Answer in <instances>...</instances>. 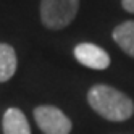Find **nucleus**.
<instances>
[{
  "label": "nucleus",
  "mask_w": 134,
  "mask_h": 134,
  "mask_svg": "<svg viewBox=\"0 0 134 134\" xmlns=\"http://www.w3.org/2000/svg\"><path fill=\"white\" fill-rule=\"evenodd\" d=\"M91 108L108 121H126L134 115V102L124 92L107 84H95L87 92Z\"/></svg>",
  "instance_id": "f257e3e1"
},
{
  "label": "nucleus",
  "mask_w": 134,
  "mask_h": 134,
  "mask_svg": "<svg viewBox=\"0 0 134 134\" xmlns=\"http://www.w3.org/2000/svg\"><path fill=\"white\" fill-rule=\"evenodd\" d=\"M113 41L120 45V49L134 57V21H124L113 29Z\"/></svg>",
  "instance_id": "423d86ee"
},
{
  "label": "nucleus",
  "mask_w": 134,
  "mask_h": 134,
  "mask_svg": "<svg viewBox=\"0 0 134 134\" xmlns=\"http://www.w3.org/2000/svg\"><path fill=\"white\" fill-rule=\"evenodd\" d=\"M3 134H31V128L26 115L20 108H8L3 115L2 121Z\"/></svg>",
  "instance_id": "39448f33"
},
{
  "label": "nucleus",
  "mask_w": 134,
  "mask_h": 134,
  "mask_svg": "<svg viewBox=\"0 0 134 134\" xmlns=\"http://www.w3.org/2000/svg\"><path fill=\"white\" fill-rule=\"evenodd\" d=\"M18 60L15 49L8 44H0V82H7L12 79L16 71Z\"/></svg>",
  "instance_id": "0eeeda50"
},
{
  "label": "nucleus",
  "mask_w": 134,
  "mask_h": 134,
  "mask_svg": "<svg viewBox=\"0 0 134 134\" xmlns=\"http://www.w3.org/2000/svg\"><path fill=\"white\" fill-rule=\"evenodd\" d=\"M121 5L126 12L134 13V0H121Z\"/></svg>",
  "instance_id": "6e6552de"
},
{
  "label": "nucleus",
  "mask_w": 134,
  "mask_h": 134,
  "mask_svg": "<svg viewBox=\"0 0 134 134\" xmlns=\"http://www.w3.org/2000/svg\"><path fill=\"white\" fill-rule=\"evenodd\" d=\"M79 10V0H41V21L49 29H63Z\"/></svg>",
  "instance_id": "f03ea898"
},
{
  "label": "nucleus",
  "mask_w": 134,
  "mask_h": 134,
  "mask_svg": "<svg viewBox=\"0 0 134 134\" xmlns=\"http://www.w3.org/2000/svg\"><path fill=\"white\" fill-rule=\"evenodd\" d=\"M74 58L81 65L92 70H107L110 66V57L102 47L82 42L74 47Z\"/></svg>",
  "instance_id": "20e7f679"
},
{
  "label": "nucleus",
  "mask_w": 134,
  "mask_h": 134,
  "mask_svg": "<svg viewBox=\"0 0 134 134\" xmlns=\"http://www.w3.org/2000/svg\"><path fill=\"white\" fill-rule=\"evenodd\" d=\"M34 120L44 134H70L71 120L53 105H41L34 108Z\"/></svg>",
  "instance_id": "7ed1b4c3"
}]
</instances>
